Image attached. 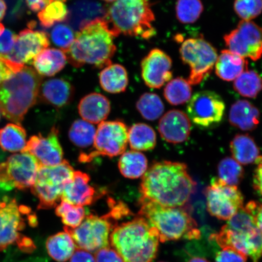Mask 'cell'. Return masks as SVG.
<instances>
[{"mask_svg": "<svg viewBox=\"0 0 262 262\" xmlns=\"http://www.w3.org/2000/svg\"><path fill=\"white\" fill-rule=\"evenodd\" d=\"M195 183L184 163L157 162L143 176L142 196L166 207H183L194 193Z\"/></svg>", "mask_w": 262, "mask_h": 262, "instance_id": "cell-1", "label": "cell"}, {"mask_svg": "<svg viewBox=\"0 0 262 262\" xmlns=\"http://www.w3.org/2000/svg\"><path fill=\"white\" fill-rule=\"evenodd\" d=\"M114 37L103 19L91 23L77 32L64 52L69 63L76 68L87 64L97 68L108 67L117 50Z\"/></svg>", "mask_w": 262, "mask_h": 262, "instance_id": "cell-2", "label": "cell"}, {"mask_svg": "<svg viewBox=\"0 0 262 262\" xmlns=\"http://www.w3.org/2000/svg\"><path fill=\"white\" fill-rule=\"evenodd\" d=\"M110 241L124 262H152L160 239L157 229L139 215L115 227Z\"/></svg>", "mask_w": 262, "mask_h": 262, "instance_id": "cell-3", "label": "cell"}, {"mask_svg": "<svg viewBox=\"0 0 262 262\" xmlns=\"http://www.w3.org/2000/svg\"><path fill=\"white\" fill-rule=\"evenodd\" d=\"M42 77L25 67L0 84V110L8 120L20 124L26 113L37 102Z\"/></svg>", "mask_w": 262, "mask_h": 262, "instance_id": "cell-4", "label": "cell"}, {"mask_svg": "<svg viewBox=\"0 0 262 262\" xmlns=\"http://www.w3.org/2000/svg\"><path fill=\"white\" fill-rule=\"evenodd\" d=\"M103 19L115 37L123 34L148 40L156 34L150 0H117Z\"/></svg>", "mask_w": 262, "mask_h": 262, "instance_id": "cell-5", "label": "cell"}, {"mask_svg": "<svg viewBox=\"0 0 262 262\" xmlns=\"http://www.w3.org/2000/svg\"><path fill=\"white\" fill-rule=\"evenodd\" d=\"M139 215L158 231L160 241L199 239L201 231L191 214L183 207H166L142 196Z\"/></svg>", "mask_w": 262, "mask_h": 262, "instance_id": "cell-6", "label": "cell"}, {"mask_svg": "<svg viewBox=\"0 0 262 262\" xmlns=\"http://www.w3.org/2000/svg\"><path fill=\"white\" fill-rule=\"evenodd\" d=\"M75 171L70 163L64 160L54 166H40L31 189L38 199V209L56 207L61 201L65 186L73 179Z\"/></svg>", "mask_w": 262, "mask_h": 262, "instance_id": "cell-7", "label": "cell"}, {"mask_svg": "<svg viewBox=\"0 0 262 262\" xmlns=\"http://www.w3.org/2000/svg\"><path fill=\"white\" fill-rule=\"evenodd\" d=\"M183 63L190 68L188 81L191 85L199 84L211 73L217 60V52L202 38H188L180 48Z\"/></svg>", "mask_w": 262, "mask_h": 262, "instance_id": "cell-8", "label": "cell"}, {"mask_svg": "<svg viewBox=\"0 0 262 262\" xmlns=\"http://www.w3.org/2000/svg\"><path fill=\"white\" fill-rule=\"evenodd\" d=\"M40 164L28 152L16 154L0 164V189L25 190L34 184Z\"/></svg>", "mask_w": 262, "mask_h": 262, "instance_id": "cell-9", "label": "cell"}, {"mask_svg": "<svg viewBox=\"0 0 262 262\" xmlns=\"http://www.w3.org/2000/svg\"><path fill=\"white\" fill-rule=\"evenodd\" d=\"M128 144V129L125 124L119 121L103 122L98 124L95 136L94 150L83 154L80 161L88 162L99 156L113 157L122 155Z\"/></svg>", "mask_w": 262, "mask_h": 262, "instance_id": "cell-10", "label": "cell"}, {"mask_svg": "<svg viewBox=\"0 0 262 262\" xmlns=\"http://www.w3.org/2000/svg\"><path fill=\"white\" fill-rule=\"evenodd\" d=\"M110 214L103 217L86 216L81 224L75 228L64 227L73 238L78 248L90 252H97L101 248L110 247V238L112 223Z\"/></svg>", "mask_w": 262, "mask_h": 262, "instance_id": "cell-11", "label": "cell"}, {"mask_svg": "<svg viewBox=\"0 0 262 262\" xmlns=\"http://www.w3.org/2000/svg\"><path fill=\"white\" fill-rule=\"evenodd\" d=\"M205 196L209 214L221 220L229 221L244 207V196L237 186L227 185L219 179L212 180Z\"/></svg>", "mask_w": 262, "mask_h": 262, "instance_id": "cell-12", "label": "cell"}, {"mask_svg": "<svg viewBox=\"0 0 262 262\" xmlns=\"http://www.w3.org/2000/svg\"><path fill=\"white\" fill-rule=\"evenodd\" d=\"M186 110L189 119L195 125L209 128L221 122L225 104L217 93L202 91L198 92L191 98Z\"/></svg>", "mask_w": 262, "mask_h": 262, "instance_id": "cell-13", "label": "cell"}, {"mask_svg": "<svg viewBox=\"0 0 262 262\" xmlns=\"http://www.w3.org/2000/svg\"><path fill=\"white\" fill-rule=\"evenodd\" d=\"M224 40L228 50L242 57L257 61L262 56V28L253 21H241Z\"/></svg>", "mask_w": 262, "mask_h": 262, "instance_id": "cell-14", "label": "cell"}, {"mask_svg": "<svg viewBox=\"0 0 262 262\" xmlns=\"http://www.w3.org/2000/svg\"><path fill=\"white\" fill-rule=\"evenodd\" d=\"M49 46L48 36L42 31L26 29L19 32L11 53L0 58L18 67L31 64L34 58Z\"/></svg>", "mask_w": 262, "mask_h": 262, "instance_id": "cell-15", "label": "cell"}, {"mask_svg": "<svg viewBox=\"0 0 262 262\" xmlns=\"http://www.w3.org/2000/svg\"><path fill=\"white\" fill-rule=\"evenodd\" d=\"M27 206H18L15 199L0 202V251L14 243L25 227L23 215L30 214Z\"/></svg>", "mask_w": 262, "mask_h": 262, "instance_id": "cell-16", "label": "cell"}, {"mask_svg": "<svg viewBox=\"0 0 262 262\" xmlns=\"http://www.w3.org/2000/svg\"><path fill=\"white\" fill-rule=\"evenodd\" d=\"M214 239L222 248H231L258 262L262 254V234L258 228L251 231H232L224 226L217 234H212Z\"/></svg>", "mask_w": 262, "mask_h": 262, "instance_id": "cell-17", "label": "cell"}, {"mask_svg": "<svg viewBox=\"0 0 262 262\" xmlns=\"http://www.w3.org/2000/svg\"><path fill=\"white\" fill-rule=\"evenodd\" d=\"M24 152L35 157L41 166H54L63 161V149L58 139V130L53 127L47 137L41 134L33 136L26 144Z\"/></svg>", "mask_w": 262, "mask_h": 262, "instance_id": "cell-18", "label": "cell"}, {"mask_svg": "<svg viewBox=\"0 0 262 262\" xmlns=\"http://www.w3.org/2000/svg\"><path fill=\"white\" fill-rule=\"evenodd\" d=\"M172 61L171 57L159 49H154L141 63L142 77L146 86L159 89L171 80Z\"/></svg>", "mask_w": 262, "mask_h": 262, "instance_id": "cell-19", "label": "cell"}, {"mask_svg": "<svg viewBox=\"0 0 262 262\" xmlns=\"http://www.w3.org/2000/svg\"><path fill=\"white\" fill-rule=\"evenodd\" d=\"M191 124L188 115L179 110H171L160 119L159 130L166 142L180 143L187 140L191 133Z\"/></svg>", "mask_w": 262, "mask_h": 262, "instance_id": "cell-20", "label": "cell"}, {"mask_svg": "<svg viewBox=\"0 0 262 262\" xmlns=\"http://www.w3.org/2000/svg\"><path fill=\"white\" fill-rule=\"evenodd\" d=\"M106 9L95 0H77L68 9L66 21L72 29L78 32L91 23L103 19Z\"/></svg>", "mask_w": 262, "mask_h": 262, "instance_id": "cell-21", "label": "cell"}, {"mask_svg": "<svg viewBox=\"0 0 262 262\" xmlns=\"http://www.w3.org/2000/svg\"><path fill=\"white\" fill-rule=\"evenodd\" d=\"M90 181V177L87 173L75 171L73 179L65 186L61 201L83 207L93 204L96 191Z\"/></svg>", "mask_w": 262, "mask_h": 262, "instance_id": "cell-22", "label": "cell"}, {"mask_svg": "<svg viewBox=\"0 0 262 262\" xmlns=\"http://www.w3.org/2000/svg\"><path fill=\"white\" fill-rule=\"evenodd\" d=\"M39 95L44 102L54 107H62L73 100L74 88L70 82L63 78H52L41 83Z\"/></svg>", "mask_w": 262, "mask_h": 262, "instance_id": "cell-23", "label": "cell"}, {"mask_svg": "<svg viewBox=\"0 0 262 262\" xmlns=\"http://www.w3.org/2000/svg\"><path fill=\"white\" fill-rule=\"evenodd\" d=\"M78 109L83 120L92 124H100L109 116L111 104L103 95L94 93L82 98Z\"/></svg>", "mask_w": 262, "mask_h": 262, "instance_id": "cell-24", "label": "cell"}, {"mask_svg": "<svg viewBox=\"0 0 262 262\" xmlns=\"http://www.w3.org/2000/svg\"><path fill=\"white\" fill-rule=\"evenodd\" d=\"M259 118V111L247 100L237 101L229 111V123L242 130L250 131L256 128Z\"/></svg>", "mask_w": 262, "mask_h": 262, "instance_id": "cell-25", "label": "cell"}, {"mask_svg": "<svg viewBox=\"0 0 262 262\" xmlns=\"http://www.w3.org/2000/svg\"><path fill=\"white\" fill-rule=\"evenodd\" d=\"M248 66V62L245 58L225 49L221 51L216 61L215 73L222 80L231 81L247 71Z\"/></svg>", "mask_w": 262, "mask_h": 262, "instance_id": "cell-26", "label": "cell"}, {"mask_svg": "<svg viewBox=\"0 0 262 262\" xmlns=\"http://www.w3.org/2000/svg\"><path fill=\"white\" fill-rule=\"evenodd\" d=\"M67 61V55L61 49L47 48L36 56L32 64L40 76L52 77L63 70Z\"/></svg>", "mask_w": 262, "mask_h": 262, "instance_id": "cell-27", "label": "cell"}, {"mask_svg": "<svg viewBox=\"0 0 262 262\" xmlns=\"http://www.w3.org/2000/svg\"><path fill=\"white\" fill-rule=\"evenodd\" d=\"M230 149L234 159L241 165L252 163L257 165L262 162L259 149L254 140L248 134H238L230 143Z\"/></svg>", "mask_w": 262, "mask_h": 262, "instance_id": "cell-28", "label": "cell"}, {"mask_svg": "<svg viewBox=\"0 0 262 262\" xmlns=\"http://www.w3.org/2000/svg\"><path fill=\"white\" fill-rule=\"evenodd\" d=\"M128 82L126 69L119 64L108 66L101 71L100 74L101 86L109 93H123L126 91Z\"/></svg>", "mask_w": 262, "mask_h": 262, "instance_id": "cell-29", "label": "cell"}, {"mask_svg": "<svg viewBox=\"0 0 262 262\" xmlns=\"http://www.w3.org/2000/svg\"><path fill=\"white\" fill-rule=\"evenodd\" d=\"M77 246L67 231L59 232L49 237L47 241L48 253L54 260L64 262L70 259Z\"/></svg>", "mask_w": 262, "mask_h": 262, "instance_id": "cell-30", "label": "cell"}, {"mask_svg": "<svg viewBox=\"0 0 262 262\" xmlns=\"http://www.w3.org/2000/svg\"><path fill=\"white\" fill-rule=\"evenodd\" d=\"M26 132L24 127L9 123L0 129V147L5 151L24 152L26 148Z\"/></svg>", "mask_w": 262, "mask_h": 262, "instance_id": "cell-31", "label": "cell"}, {"mask_svg": "<svg viewBox=\"0 0 262 262\" xmlns=\"http://www.w3.org/2000/svg\"><path fill=\"white\" fill-rule=\"evenodd\" d=\"M119 168L121 173L125 178H139L147 171V160L143 154L137 150H129L121 155Z\"/></svg>", "mask_w": 262, "mask_h": 262, "instance_id": "cell-32", "label": "cell"}, {"mask_svg": "<svg viewBox=\"0 0 262 262\" xmlns=\"http://www.w3.org/2000/svg\"><path fill=\"white\" fill-rule=\"evenodd\" d=\"M156 134L151 127L144 123L134 124L128 130V143L134 150H149L156 145Z\"/></svg>", "mask_w": 262, "mask_h": 262, "instance_id": "cell-33", "label": "cell"}, {"mask_svg": "<svg viewBox=\"0 0 262 262\" xmlns=\"http://www.w3.org/2000/svg\"><path fill=\"white\" fill-rule=\"evenodd\" d=\"M164 96L172 105L184 104L191 99V84L182 77L174 78L166 84L164 89Z\"/></svg>", "mask_w": 262, "mask_h": 262, "instance_id": "cell-34", "label": "cell"}, {"mask_svg": "<svg viewBox=\"0 0 262 262\" xmlns=\"http://www.w3.org/2000/svg\"><path fill=\"white\" fill-rule=\"evenodd\" d=\"M234 88L242 96L255 98L262 90V78L254 71H246L234 80Z\"/></svg>", "mask_w": 262, "mask_h": 262, "instance_id": "cell-35", "label": "cell"}, {"mask_svg": "<svg viewBox=\"0 0 262 262\" xmlns=\"http://www.w3.org/2000/svg\"><path fill=\"white\" fill-rule=\"evenodd\" d=\"M96 134V127L93 124L84 120H77L72 124L69 137L74 145L85 148L94 144Z\"/></svg>", "mask_w": 262, "mask_h": 262, "instance_id": "cell-36", "label": "cell"}, {"mask_svg": "<svg viewBox=\"0 0 262 262\" xmlns=\"http://www.w3.org/2000/svg\"><path fill=\"white\" fill-rule=\"evenodd\" d=\"M136 107L144 119L150 121L159 119L165 110L161 98L153 93L143 94L137 101Z\"/></svg>", "mask_w": 262, "mask_h": 262, "instance_id": "cell-37", "label": "cell"}, {"mask_svg": "<svg viewBox=\"0 0 262 262\" xmlns=\"http://www.w3.org/2000/svg\"><path fill=\"white\" fill-rule=\"evenodd\" d=\"M68 8L64 3L61 1H52L39 12L38 17L40 24L44 28H49L58 23L67 20Z\"/></svg>", "mask_w": 262, "mask_h": 262, "instance_id": "cell-38", "label": "cell"}, {"mask_svg": "<svg viewBox=\"0 0 262 262\" xmlns=\"http://www.w3.org/2000/svg\"><path fill=\"white\" fill-rule=\"evenodd\" d=\"M219 179L227 185L237 186L243 180L244 170L240 163L231 157L221 160L218 166Z\"/></svg>", "mask_w": 262, "mask_h": 262, "instance_id": "cell-39", "label": "cell"}, {"mask_svg": "<svg viewBox=\"0 0 262 262\" xmlns=\"http://www.w3.org/2000/svg\"><path fill=\"white\" fill-rule=\"evenodd\" d=\"M55 213L61 218L66 227L73 229L78 227L86 217L83 206L72 205L64 201L58 204Z\"/></svg>", "mask_w": 262, "mask_h": 262, "instance_id": "cell-40", "label": "cell"}, {"mask_svg": "<svg viewBox=\"0 0 262 262\" xmlns=\"http://www.w3.org/2000/svg\"><path fill=\"white\" fill-rule=\"evenodd\" d=\"M176 16L183 24H194L204 11L201 0H178L176 6Z\"/></svg>", "mask_w": 262, "mask_h": 262, "instance_id": "cell-41", "label": "cell"}, {"mask_svg": "<svg viewBox=\"0 0 262 262\" xmlns=\"http://www.w3.org/2000/svg\"><path fill=\"white\" fill-rule=\"evenodd\" d=\"M234 9L242 20L251 21L262 12V0H235Z\"/></svg>", "mask_w": 262, "mask_h": 262, "instance_id": "cell-42", "label": "cell"}, {"mask_svg": "<svg viewBox=\"0 0 262 262\" xmlns=\"http://www.w3.org/2000/svg\"><path fill=\"white\" fill-rule=\"evenodd\" d=\"M51 38L54 44L65 52L73 44L75 35L73 29L70 26L65 24H58L52 29Z\"/></svg>", "mask_w": 262, "mask_h": 262, "instance_id": "cell-43", "label": "cell"}, {"mask_svg": "<svg viewBox=\"0 0 262 262\" xmlns=\"http://www.w3.org/2000/svg\"><path fill=\"white\" fill-rule=\"evenodd\" d=\"M247 256L231 248H225L216 255L215 262H247Z\"/></svg>", "mask_w": 262, "mask_h": 262, "instance_id": "cell-44", "label": "cell"}, {"mask_svg": "<svg viewBox=\"0 0 262 262\" xmlns=\"http://www.w3.org/2000/svg\"><path fill=\"white\" fill-rule=\"evenodd\" d=\"M16 35L9 29H5L0 36V56H5L11 53L15 43Z\"/></svg>", "mask_w": 262, "mask_h": 262, "instance_id": "cell-45", "label": "cell"}, {"mask_svg": "<svg viewBox=\"0 0 262 262\" xmlns=\"http://www.w3.org/2000/svg\"><path fill=\"white\" fill-rule=\"evenodd\" d=\"M94 257L96 262H124L120 255L110 246L97 251Z\"/></svg>", "mask_w": 262, "mask_h": 262, "instance_id": "cell-46", "label": "cell"}, {"mask_svg": "<svg viewBox=\"0 0 262 262\" xmlns=\"http://www.w3.org/2000/svg\"><path fill=\"white\" fill-rule=\"evenodd\" d=\"M245 209L253 216L255 225L262 234V204L251 201L246 205Z\"/></svg>", "mask_w": 262, "mask_h": 262, "instance_id": "cell-47", "label": "cell"}, {"mask_svg": "<svg viewBox=\"0 0 262 262\" xmlns=\"http://www.w3.org/2000/svg\"><path fill=\"white\" fill-rule=\"evenodd\" d=\"M70 262H96L95 257L90 252L77 247L70 258Z\"/></svg>", "mask_w": 262, "mask_h": 262, "instance_id": "cell-48", "label": "cell"}, {"mask_svg": "<svg viewBox=\"0 0 262 262\" xmlns=\"http://www.w3.org/2000/svg\"><path fill=\"white\" fill-rule=\"evenodd\" d=\"M16 242L18 245L19 248H20L23 251L29 253V252H32L34 250L35 245L34 242L32 241L31 238L26 237L22 234L19 235V237L18 238L17 240H16Z\"/></svg>", "mask_w": 262, "mask_h": 262, "instance_id": "cell-49", "label": "cell"}, {"mask_svg": "<svg viewBox=\"0 0 262 262\" xmlns=\"http://www.w3.org/2000/svg\"><path fill=\"white\" fill-rule=\"evenodd\" d=\"M254 188L262 196V162L255 169L253 179Z\"/></svg>", "mask_w": 262, "mask_h": 262, "instance_id": "cell-50", "label": "cell"}, {"mask_svg": "<svg viewBox=\"0 0 262 262\" xmlns=\"http://www.w3.org/2000/svg\"><path fill=\"white\" fill-rule=\"evenodd\" d=\"M28 8L34 12H40L49 3V0H26Z\"/></svg>", "mask_w": 262, "mask_h": 262, "instance_id": "cell-51", "label": "cell"}, {"mask_svg": "<svg viewBox=\"0 0 262 262\" xmlns=\"http://www.w3.org/2000/svg\"><path fill=\"white\" fill-rule=\"evenodd\" d=\"M13 74L12 71L6 64L4 61L0 59V84L3 81L8 78Z\"/></svg>", "mask_w": 262, "mask_h": 262, "instance_id": "cell-52", "label": "cell"}, {"mask_svg": "<svg viewBox=\"0 0 262 262\" xmlns=\"http://www.w3.org/2000/svg\"><path fill=\"white\" fill-rule=\"evenodd\" d=\"M6 9H7V6H6L4 0H0V21H2L3 18H4Z\"/></svg>", "mask_w": 262, "mask_h": 262, "instance_id": "cell-53", "label": "cell"}, {"mask_svg": "<svg viewBox=\"0 0 262 262\" xmlns=\"http://www.w3.org/2000/svg\"><path fill=\"white\" fill-rule=\"evenodd\" d=\"M188 262H209L204 258L194 257L189 260Z\"/></svg>", "mask_w": 262, "mask_h": 262, "instance_id": "cell-54", "label": "cell"}, {"mask_svg": "<svg viewBox=\"0 0 262 262\" xmlns=\"http://www.w3.org/2000/svg\"><path fill=\"white\" fill-rule=\"evenodd\" d=\"M5 30V26H3V24H0V36H1L3 34V32H4Z\"/></svg>", "mask_w": 262, "mask_h": 262, "instance_id": "cell-55", "label": "cell"}, {"mask_svg": "<svg viewBox=\"0 0 262 262\" xmlns=\"http://www.w3.org/2000/svg\"><path fill=\"white\" fill-rule=\"evenodd\" d=\"M103 1L106 2L107 3H114L117 1V0H103Z\"/></svg>", "mask_w": 262, "mask_h": 262, "instance_id": "cell-56", "label": "cell"}, {"mask_svg": "<svg viewBox=\"0 0 262 262\" xmlns=\"http://www.w3.org/2000/svg\"><path fill=\"white\" fill-rule=\"evenodd\" d=\"M52 1H55V0H49V2H51ZM57 1H61V2H64L67 1V0H57Z\"/></svg>", "mask_w": 262, "mask_h": 262, "instance_id": "cell-57", "label": "cell"}, {"mask_svg": "<svg viewBox=\"0 0 262 262\" xmlns=\"http://www.w3.org/2000/svg\"><path fill=\"white\" fill-rule=\"evenodd\" d=\"M1 117H2V112H1V110H0V120H1Z\"/></svg>", "mask_w": 262, "mask_h": 262, "instance_id": "cell-58", "label": "cell"}, {"mask_svg": "<svg viewBox=\"0 0 262 262\" xmlns=\"http://www.w3.org/2000/svg\"><path fill=\"white\" fill-rule=\"evenodd\" d=\"M162 262H163V261H162Z\"/></svg>", "mask_w": 262, "mask_h": 262, "instance_id": "cell-59", "label": "cell"}]
</instances>
